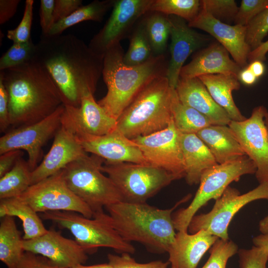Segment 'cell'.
Listing matches in <instances>:
<instances>
[{"mask_svg": "<svg viewBox=\"0 0 268 268\" xmlns=\"http://www.w3.org/2000/svg\"><path fill=\"white\" fill-rule=\"evenodd\" d=\"M32 171L22 157L14 166L0 177V199L18 197L31 185Z\"/></svg>", "mask_w": 268, "mask_h": 268, "instance_id": "33", "label": "cell"}, {"mask_svg": "<svg viewBox=\"0 0 268 268\" xmlns=\"http://www.w3.org/2000/svg\"><path fill=\"white\" fill-rule=\"evenodd\" d=\"M256 171L255 164L247 155L217 164L205 170L201 176L199 187L191 203L173 215L176 230L188 231L191 220L201 207L209 201L219 198L232 182L238 181L244 175L255 174Z\"/></svg>", "mask_w": 268, "mask_h": 268, "instance_id": "8", "label": "cell"}, {"mask_svg": "<svg viewBox=\"0 0 268 268\" xmlns=\"http://www.w3.org/2000/svg\"><path fill=\"white\" fill-rule=\"evenodd\" d=\"M33 60L48 72L65 105L80 107L84 96L94 94L102 74L103 58L72 34L41 37Z\"/></svg>", "mask_w": 268, "mask_h": 268, "instance_id": "1", "label": "cell"}, {"mask_svg": "<svg viewBox=\"0 0 268 268\" xmlns=\"http://www.w3.org/2000/svg\"><path fill=\"white\" fill-rule=\"evenodd\" d=\"M175 90L183 104L204 115L211 125L228 126L232 121L227 113L213 99L198 77L180 78Z\"/></svg>", "mask_w": 268, "mask_h": 268, "instance_id": "23", "label": "cell"}, {"mask_svg": "<svg viewBox=\"0 0 268 268\" xmlns=\"http://www.w3.org/2000/svg\"><path fill=\"white\" fill-rule=\"evenodd\" d=\"M255 246L261 249L265 253L268 255V234H261L253 239Z\"/></svg>", "mask_w": 268, "mask_h": 268, "instance_id": "52", "label": "cell"}, {"mask_svg": "<svg viewBox=\"0 0 268 268\" xmlns=\"http://www.w3.org/2000/svg\"><path fill=\"white\" fill-rule=\"evenodd\" d=\"M143 18L153 56L165 55L171 28L169 16L159 12L149 11Z\"/></svg>", "mask_w": 268, "mask_h": 268, "instance_id": "32", "label": "cell"}, {"mask_svg": "<svg viewBox=\"0 0 268 268\" xmlns=\"http://www.w3.org/2000/svg\"><path fill=\"white\" fill-rule=\"evenodd\" d=\"M15 268H65L60 267L48 258L25 251Z\"/></svg>", "mask_w": 268, "mask_h": 268, "instance_id": "44", "label": "cell"}, {"mask_svg": "<svg viewBox=\"0 0 268 268\" xmlns=\"http://www.w3.org/2000/svg\"><path fill=\"white\" fill-rule=\"evenodd\" d=\"M201 7L199 0H154L149 11L175 15L190 22L198 15Z\"/></svg>", "mask_w": 268, "mask_h": 268, "instance_id": "35", "label": "cell"}, {"mask_svg": "<svg viewBox=\"0 0 268 268\" xmlns=\"http://www.w3.org/2000/svg\"><path fill=\"white\" fill-rule=\"evenodd\" d=\"M42 217L67 229L87 252L99 247L112 248L122 253L135 252L134 246L123 239L113 228L108 214L103 209L94 212L91 218L67 211L46 212L42 213Z\"/></svg>", "mask_w": 268, "mask_h": 268, "instance_id": "7", "label": "cell"}, {"mask_svg": "<svg viewBox=\"0 0 268 268\" xmlns=\"http://www.w3.org/2000/svg\"><path fill=\"white\" fill-rule=\"evenodd\" d=\"M242 68L230 59L227 50L220 43L212 44L199 51L192 60L182 68L180 78H193L214 74L236 76Z\"/></svg>", "mask_w": 268, "mask_h": 268, "instance_id": "24", "label": "cell"}, {"mask_svg": "<svg viewBox=\"0 0 268 268\" xmlns=\"http://www.w3.org/2000/svg\"><path fill=\"white\" fill-rule=\"evenodd\" d=\"M101 171L107 174L120 191L123 201L145 203L178 178L149 164L104 162Z\"/></svg>", "mask_w": 268, "mask_h": 268, "instance_id": "9", "label": "cell"}, {"mask_svg": "<svg viewBox=\"0 0 268 268\" xmlns=\"http://www.w3.org/2000/svg\"><path fill=\"white\" fill-rule=\"evenodd\" d=\"M143 17L136 23L129 37V47L123 57V62L126 65H139L154 57L146 32Z\"/></svg>", "mask_w": 268, "mask_h": 268, "instance_id": "34", "label": "cell"}, {"mask_svg": "<svg viewBox=\"0 0 268 268\" xmlns=\"http://www.w3.org/2000/svg\"><path fill=\"white\" fill-rule=\"evenodd\" d=\"M71 268H112V267L109 263H106L92 266H84L83 264H80Z\"/></svg>", "mask_w": 268, "mask_h": 268, "instance_id": "55", "label": "cell"}, {"mask_svg": "<svg viewBox=\"0 0 268 268\" xmlns=\"http://www.w3.org/2000/svg\"><path fill=\"white\" fill-rule=\"evenodd\" d=\"M124 54L121 43L106 52L102 75L107 92L97 101L117 120L146 84L156 77L166 76L168 65L163 55L153 57L142 64L130 66L123 62Z\"/></svg>", "mask_w": 268, "mask_h": 268, "instance_id": "3", "label": "cell"}, {"mask_svg": "<svg viewBox=\"0 0 268 268\" xmlns=\"http://www.w3.org/2000/svg\"><path fill=\"white\" fill-rule=\"evenodd\" d=\"M180 141L186 182L199 183L202 173L218 163L203 141L196 134H181Z\"/></svg>", "mask_w": 268, "mask_h": 268, "instance_id": "25", "label": "cell"}, {"mask_svg": "<svg viewBox=\"0 0 268 268\" xmlns=\"http://www.w3.org/2000/svg\"><path fill=\"white\" fill-rule=\"evenodd\" d=\"M201 8L224 22L234 20L239 7L234 0H202Z\"/></svg>", "mask_w": 268, "mask_h": 268, "instance_id": "38", "label": "cell"}, {"mask_svg": "<svg viewBox=\"0 0 268 268\" xmlns=\"http://www.w3.org/2000/svg\"><path fill=\"white\" fill-rule=\"evenodd\" d=\"M153 0H114L110 17L90 41V50L103 58L110 48L130 37L138 21L150 11Z\"/></svg>", "mask_w": 268, "mask_h": 268, "instance_id": "12", "label": "cell"}, {"mask_svg": "<svg viewBox=\"0 0 268 268\" xmlns=\"http://www.w3.org/2000/svg\"><path fill=\"white\" fill-rule=\"evenodd\" d=\"M37 213L17 197L0 200V217H18L22 222L24 240L35 238L47 231Z\"/></svg>", "mask_w": 268, "mask_h": 268, "instance_id": "28", "label": "cell"}, {"mask_svg": "<svg viewBox=\"0 0 268 268\" xmlns=\"http://www.w3.org/2000/svg\"><path fill=\"white\" fill-rule=\"evenodd\" d=\"M247 67L258 78L264 74L265 70L264 64L260 61H255L250 63Z\"/></svg>", "mask_w": 268, "mask_h": 268, "instance_id": "53", "label": "cell"}, {"mask_svg": "<svg viewBox=\"0 0 268 268\" xmlns=\"http://www.w3.org/2000/svg\"><path fill=\"white\" fill-rule=\"evenodd\" d=\"M55 0H41L40 7V23L42 29V37L46 36L54 24Z\"/></svg>", "mask_w": 268, "mask_h": 268, "instance_id": "45", "label": "cell"}, {"mask_svg": "<svg viewBox=\"0 0 268 268\" xmlns=\"http://www.w3.org/2000/svg\"><path fill=\"white\" fill-rule=\"evenodd\" d=\"M268 52V40L263 42L259 47L251 51L248 57V61L251 63L255 61L264 62L266 60Z\"/></svg>", "mask_w": 268, "mask_h": 268, "instance_id": "50", "label": "cell"}, {"mask_svg": "<svg viewBox=\"0 0 268 268\" xmlns=\"http://www.w3.org/2000/svg\"><path fill=\"white\" fill-rule=\"evenodd\" d=\"M268 33V7L246 26V41L251 51L259 47Z\"/></svg>", "mask_w": 268, "mask_h": 268, "instance_id": "39", "label": "cell"}, {"mask_svg": "<svg viewBox=\"0 0 268 268\" xmlns=\"http://www.w3.org/2000/svg\"><path fill=\"white\" fill-rule=\"evenodd\" d=\"M238 78L243 83L247 85L254 84L258 79L247 67L241 70Z\"/></svg>", "mask_w": 268, "mask_h": 268, "instance_id": "51", "label": "cell"}, {"mask_svg": "<svg viewBox=\"0 0 268 268\" xmlns=\"http://www.w3.org/2000/svg\"><path fill=\"white\" fill-rule=\"evenodd\" d=\"M174 90L166 76L153 79L125 109L117 120L116 129L133 139L166 128L173 121Z\"/></svg>", "mask_w": 268, "mask_h": 268, "instance_id": "5", "label": "cell"}, {"mask_svg": "<svg viewBox=\"0 0 268 268\" xmlns=\"http://www.w3.org/2000/svg\"><path fill=\"white\" fill-rule=\"evenodd\" d=\"M82 0H55L54 24L71 14L80 7Z\"/></svg>", "mask_w": 268, "mask_h": 268, "instance_id": "46", "label": "cell"}, {"mask_svg": "<svg viewBox=\"0 0 268 268\" xmlns=\"http://www.w3.org/2000/svg\"><path fill=\"white\" fill-rule=\"evenodd\" d=\"M171 108L173 123L181 134H197L211 125L204 115L183 104L179 99L175 89L172 96Z\"/></svg>", "mask_w": 268, "mask_h": 268, "instance_id": "31", "label": "cell"}, {"mask_svg": "<svg viewBox=\"0 0 268 268\" xmlns=\"http://www.w3.org/2000/svg\"><path fill=\"white\" fill-rule=\"evenodd\" d=\"M168 16L171 22L170 59L166 77L170 86L175 89L184 63L201 46L202 39L185 20L175 15Z\"/></svg>", "mask_w": 268, "mask_h": 268, "instance_id": "21", "label": "cell"}, {"mask_svg": "<svg viewBox=\"0 0 268 268\" xmlns=\"http://www.w3.org/2000/svg\"></svg>", "mask_w": 268, "mask_h": 268, "instance_id": "57", "label": "cell"}, {"mask_svg": "<svg viewBox=\"0 0 268 268\" xmlns=\"http://www.w3.org/2000/svg\"><path fill=\"white\" fill-rule=\"evenodd\" d=\"M263 106L255 107L251 116L243 121H231L228 126L243 151L256 167L255 176L260 184L268 182V129Z\"/></svg>", "mask_w": 268, "mask_h": 268, "instance_id": "14", "label": "cell"}, {"mask_svg": "<svg viewBox=\"0 0 268 268\" xmlns=\"http://www.w3.org/2000/svg\"><path fill=\"white\" fill-rule=\"evenodd\" d=\"M117 123L95 101L92 93L82 97L79 107L64 105L61 118V125L74 135H105L116 129Z\"/></svg>", "mask_w": 268, "mask_h": 268, "instance_id": "16", "label": "cell"}, {"mask_svg": "<svg viewBox=\"0 0 268 268\" xmlns=\"http://www.w3.org/2000/svg\"><path fill=\"white\" fill-rule=\"evenodd\" d=\"M51 147L31 172V185L61 171L70 163L86 155L75 135L62 125L54 136Z\"/></svg>", "mask_w": 268, "mask_h": 268, "instance_id": "20", "label": "cell"}, {"mask_svg": "<svg viewBox=\"0 0 268 268\" xmlns=\"http://www.w3.org/2000/svg\"><path fill=\"white\" fill-rule=\"evenodd\" d=\"M188 24L192 28L200 29L212 35L242 68L247 67L251 50L246 41V26L222 22L201 8L198 15Z\"/></svg>", "mask_w": 268, "mask_h": 268, "instance_id": "19", "label": "cell"}, {"mask_svg": "<svg viewBox=\"0 0 268 268\" xmlns=\"http://www.w3.org/2000/svg\"><path fill=\"white\" fill-rule=\"evenodd\" d=\"M268 7V0H242L234 22L246 26L259 13Z\"/></svg>", "mask_w": 268, "mask_h": 268, "instance_id": "41", "label": "cell"}, {"mask_svg": "<svg viewBox=\"0 0 268 268\" xmlns=\"http://www.w3.org/2000/svg\"><path fill=\"white\" fill-rule=\"evenodd\" d=\"M20 0H0V24H3L15 14Z\"/></svg>", "mask_w": 268, "mask_h": 268, "instance_id": "49", "label": "cell"}, {"mask_svg": "<svg viewBox=\"0 0 268 268\" xmlns=\"http://www.w3.org/2000/svg\"><path fill=\"white\" fill-rule=\"evenodd\" d=\"M171 208L160 209L145 203L121 201L106 207L110 223L125 241H135L150 251L168 252L176 233Z\"/></svg>", "mask_w": 268, "mask_h": 268, "instance_id": "4", "label": "cell"}, {"mask_svg": "<svg viewBox=\"0 0 268 268\" xmlns=\"http://www.w3.org/2000/svg\"><path fill=\"white\" fill-rule=\"evenodd\" d=\"M64 109V104H62L42 120L6 132L0 138V154L12 150H25L28 163L33 171L41 160L43 146L54 137L61 127Z\"/></svg>", "mask_w": 268, "mask_h": 268, "instance_id": "13", "label": "cell"}, {"mask_svg": "<svg viewBox=\"0 0 268 268\" xmlns=\"http://www.w3.org/2000/svg\"><path fill=\"white\" fill-rule=\"evenodd\" d=\"M75 136L87 153L103 158L105 162L148 164L136 143L117 129L103 135Z\"/></svg>", "mask_w": 268, "mask_h": 268, "instance_id": "17", "label": "cell"}, {"mask_svg": "<svg viewBox=\"0 0 268 268\" xmlns=\"http://www.w3.org/2000/svg\"><path fill=\"white\" fill-rule=\"evenodd\" d=\"M10 126L8 111V95L0 77V131H6Z\"/></svg>", "mask_w": 268, "mask_h": 268, "instance_id": "47", "label": "cell"}, {"mask_svg": "<svg viewBox=\"0 0 268 268\" xmlns=\"http://www.w3.org/2000/svg\"><path fill=\"white\" fill-rule=\"evenodd\" d=\"M259 230L263 234H268V215L260 221Z\"/></svg>", "mask_w": 268, "mask_h": 268, "instance_id": "54", "label": "cell"}, {"mask_svg": "<svg viewBox=\"0 0 268 268\" xmlns=\"http://www.w3.org/2000/svg\"><path fill=\"white\" fill-rule=\"evenodd\" d=\"M218 239L207 231L201 230L189 234L178 231L168 253L173 268H196L201 259Z\"/></svg>", "mask_w": 268, "mask_h": 268, "instance_id": "22", "label": "cell"}, {"mask_svg": "<svg viewBox=\"0 0 268 268\" xmlns=\"http://www.w3.org/2000/svg\"><path fill=\"white\" fill-rule=\"evenodd\" d=\"M260 199L268 200V182L260 184L243 194L229 186L209 212L192 218L189 231L193 234L204 230L218 238L228 240V227L234 215L248 203Z\"/></svg>", "mask_w": 268, "mask_h": 268, "instance_id": "10", "label": "cell"}, {"mask_svg": "<svg viewBox=\"0 0 268 268\" xmlns=\"http://www.w3.org/2000/svg\"><path fill=\"white\" fill-rule=\"evenodd\" d=\"M35 52L36 44L33 43L31 39L26 43H13L0 59V71L32 60Z\"/></svg>", "mask_w": 268, "mask_h": 268, "instance_id": "36", "label": "cell"}, {"mask_svg": "<svg viewBox=\"0 0 268 268\" xmlns=\"http://www.w3.org/2000/svg\"><path fill=\"white\" fill-rule=\"evenodd\" d=\"M104 162V160L98 156L87 154L62 170L68 187L93 212L123 201L115 184L102 173L101 168Z\"/></svg>", "mask_w": 268, "mask_h": 268, "instance_id": "6", "label": "cell"}, {"mask_svg": "<svg viewBox=\"0 0 268 268\" xmlns=\"http://www.w3.org/2000/svg\"><path fill=\"white\" fill-rule=\"evenodd\" d=\"M238 254L240 268H267L268 255L256 246L240 249Z\"/></svg>", "mask_w": 268, "mask_h": 268, "instance_id": "43", "label": "cell"}, {"mask_svg": "<svg viewBox=\"0 0 268 268\" xmlns=\"http://www.w3.org/2000/svg\"><path fill=\"white\" fill-rule=\"evenodd\" d=\"M180 135L172 121L164 130L132 140L148 164L163 169L179 179L185 177Z\"/></svg>", "mask_w": 268, "mask_h": 268, "instance_id": "15", "label": "cell"}, {"mask_svg": "<svg viewBox=\"0 0 268 268\" xmlns=\"http://www.w3.org/2000/svg\"><path fill=\"white\" fill-rule=\"evenodd\" d=\"M0 224V260L7 268H15L24 253L23 238L14 218L6 216Z\"/></svg>", "mask_w": 268, "mask_h": 268, "instance_id": "29", "label": "cell"}, {"mask_svg": "<svg viewBox=\"0 0 268 268\" xmlns=\"http://www.w3.org/2000/svg\"><path fill=\"white\" fill-rule=\"evenodd\" d=\"M33 4V0L25 1L24 13L20 22L15 28L7 31V37L12 40L13 43H24L31 39Z\"/></svg>", "mask_w": 268, "mask_h": 268, "instance_id": "40", "label": "cell"}, {"mask_svg": "<svg viewBox=\"0 0 268 268\" xmlns=\"http://www.w3.org/2000/svg\"><path fill=\"white\" fill-rule=\"evenodd\" d=\"M264 120L265 124L268 129V111L266 113L265 115Z\"/></svg>", "mask_w": 268, "mask_h": 268, "instance_id": "56", "label": "cell"}, {"mask_svg": "<svg viewBox=\"0 0 268 268\" xmlns=\"http://www.w3.org/2000/svg\"><path fill=\"white\" fill-rule=\"evenodd\" d=\"M114 2V0H95L88 4L81 5L68 17L55 23L44 37L60 35L67 28L85 21L100 22L108 11L112 8Z\"/></svg>", "mask_w": 268, "mask_h": 268, "instance_id": "30", "label": "cell"}, {"mask_svg": "<svg viewBox=\"0 0 268 268\" xmlns=\"http://www.w3.org/2000/svg\"><path fill=\"white\" fill-rule=\"evenodd\" d=\"M238 252V247L234 242L218 238L210 248L209 257L201 268H226L228 260Z\"/></svg>", "mask_w": 268, "mask_h": 268, "instance_id": "37", "label": "cell"}, {"mask_svg": "<svg viewBox=\"0 0 268 268\" xmlns=\"http://www.w3.org/2000/svg\"><path fill=\"white\" fill-rule=\"evenodd\" d=\"M196 134L207 146L218 164L246 155L228 126L211 125Z\"/></svg>", "mask_w": 268, "mask_h": 268, "instance_id": "26", "label": "cell"}, {"mask_svg": "<svg viewBox=\"0 0 268 268\" xmlns=\"http://www.w3.org/2000/svg\"><path fill=\"white\" fill-rule=\"evenodd\" d=\"M203 83L215 102L228 114L232 121L246 120L235 104L232 92L240 88L238 76L233 74H214L198 77Z\"/></svg>", "mask_w": 268, "mask_h": 268, "instance_id": "27", "label": "cell"}, {"mask_svg": "<svg viewBox=\"0 0 268 268\" xmlns=\"http://www.w3.org/2000/svg\"><path fill=\"white\" fill-rule=\"evenodd\" d=\"M109 264L112 268H167L169 262L155 261L147 263H137L129 253H123L121 256L108 255Z\"/></svg>", "mask_w": 268, "mask_h": 268, "instance_id": "42", "label": "cell"}, {"mask_svg": "<svg viewBox=\"0 0 268 268\" xmlns=\"http://www.w3.org/2000/svg\"><path fill=\"white\" fill-rule=\"evenodd\" d=\"M24 251L45 257L55 264L71 268L86 262L87 251L75 240L64 237L60 232L49 229L42 235L23 239Z\"/></svg>", "mask_w": 268, "mask_h": 268, "instance_id": "18", "label": "cell"}, {"mask_svg": "<svg viewBox=\"0 0 268 268\" xmlns=\"http://www.w3.org/2000/svg\"><path fill=\"white\" fill-rule=\"evenodd\" d=\"M8 95L10 126L21 127L39 122L64 104L47 70L34 60L0 71Z\"/></svg>", "mask_w": 268, "mask_h": 268, "instance_id": "2", "label": "cell"}, {"mask_svg": "<svg viewBox=\"0 0 268 268\" xmlns=\"http://www.w3.org/2000/svg\"><path fill=\"white\" fill-rule=\"evenodd\" d=\"M17 198L37 212L67 211L93 217L92 209L67 186L62 170L31 185Z\"/></svg>", "mask_w": 268, "mask_h": 268, "instance_id": "11", "label": "cell"}, {"mask_svg": "<svg viewBox=\"0 0 268 268\" xmlns=\"http://www.w3.org/2000/svg\"><path fill=\"white\" fill-rule=\"evenodd\" d=\"M23 154V151L18 149L8 151L0 154V177L8 172Z\"/></svg>", "mask_w": 268, "mask_h": 268, "instance_id": "48", "label": "cell"}]
</instances>
